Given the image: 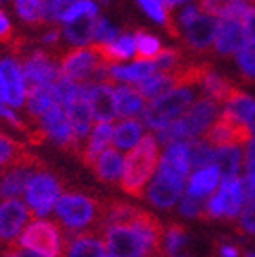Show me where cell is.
Returning a JSON list of instances; mask_svg holds the SVG:
<instances>
[{"instance_id":"1","label":"cell","mask_w":255,"mask_h":257,"mask_svg":"<svg viewBox=\"0 0 255 257\" xmlns=\"http://www.w3.org/2000/svg\"><path fill=\"white\" fill-rule=\"evenodd\" d=\"M104 242L113 257H164V226L153 215L139 208L128 224L104 228Z\"/></svg>"},{"instance_id":"2","label":"cell","mask_w":255,"mask_h":257,"mask_svg":"<svg viewBox=\"0 0 255 257\" xmlns=\"http://www.w3.org/2000/svg\"><path fill=\"white\" fill-rule=\"evenodd\" d=\"M57 221L68 235L79 232H104V199L82 190H64L55 204Z\"/></svg>"},{"instance_id":"3","label":"cell","mask_w":255,"mask_h":257,"mask_svg":"<svg viewBox=\"0 0 255 257\" xmlns=\"http://www.w3.org/2000/svg\"><path fill=\"white\" fill-rule=\"evenodd\" d=\"M159 161L161 143L153 134L143 135V139L132 150H128V155L124 157L122 177L118 181L120 190L135 199H143L150 179L159 168Z\"/></svg>"},{"instance_id":"4","label":"cell","mask_w":255,"mask_h":257,"mask_svg":"<svg viewBox=\"0 0 255 257\" xmlns=\"http://www.w3.org/2000/svg\"><path fill=\"white\" fill-rule=\"evenodd\" d=\"M60 73L68 79L77 80L80 84L84 82H111L115 80L109 77V66L102 62V59L95 53L89 46H75L69 48L59 57Z\"/></svg>"},{"instance_id":"5","label":"cell","mask_w":255,"mask_h":257,"mask_svg":"<svg viewBox=\"0 0 255 257\" xmlns=\"http://www.w3.org/2000/svg\"><path fill=\"white\" fill-rule=\"evenodd\" d=\"M66 241H68V233L62 224L59 221H49L42 217L30 221L17 239L20 246L30 248L46 257H62Z\"/></svg>"},{"instance_id":"6","label":"cell","mask_w":255,"mask_h":257,"mask_svg":"<svg viewBox=\"0 0 255 257\" xmlns=\"http://www.w3.org/2000/svg\"><path fill=\"white\" fill-rule=\"evenodd\" d=\"M195 100V91L193 86H184V88L170 89L168 93L161 95L159 99L148 102L146 109L143 111L144 126L157 132L159 128L166 126L173 119L181 117Z\"/></svg>"},{"instance_id":"7","label":"cell","mask_w":255,"mask_h":257,"mask_svg":"<svg viewBox=\"0 0 255 257\" xmlns=\"http://www.w3.org/2000/svg\"><path fill=\"white\" fill-rule=\"evenodd\" d=\"M64 192V179L48 166L39 172H35L30 177L24 190L26 204L31 208V212L37 217H44L55 210V204Z\"/></svg>"},{"instance_id":"8","label":"cell","mask_w":255,"mask_h":257,"mask_svg":"<svg viewBox=\"0 0 255 257\" xmlns=\"http://www.w3.org/2000/svg\"><path fill=\"white\" fill-rule=\"evenodd\" d=\"M248 203L244 193V181L239 175L221 179V184L206 199L204 217L211 219H237L240 210Z\"/></svg>"},{"instance_id":"9","label":"cell","mask_w":255,"mask_h":257,"mask_svg":"<svg viewBox=\"0 0 255 257\" xmlns=\"http://www.w3.org/2000/svg\"><path fill=\"white\" fill-rule=\"evenodd\" d=\"M184 184H186V177H182L181 173H177L175 170L159 161L155 177L152 179V183H148L144 197L153 206L161 208V210H170L182 197Z\"/></svg>"},{"instance_id":"10","label":"cell","mask_w":255,"mask_h":257,"mask_svg":"<svg viewBox=\"0 0 255 257\" xmlns=\"http://www.w3.org/2000/svg\"><path fill=\"white\" fill-rule=\"evenodd\" d=\"M42 168H46L44 161L28 150L19 161H15L11 166L2 170V175H0V201L19 199L20 195H24L26 184H28L30 177Z\"/></svg>"},{"instance_id":"11","label":"cell","mask_w":255,"mask_h":257,"mask_svg":"<svg viewBox=\"0 0 255 257\" xmlns=\"http://www.w3.org/2000/svg\"><path fill=\"white\" fill-rule=\"evenodd\" d=\"M22 57V71H24L26 88L37 86H53V82L60 77L59 59L53 53L44 50H30L19 53Z\"/></svg>"},{"instance_id":"12","label":"cell","mask_w":255,"mask_h":257,"mask_svg":"<svg viewBox=\"0 0 255 257\" xmlns=\"http://www.w3.org/2000/svg\"><path fill=\"white\" fill-rule=\"evenodd\" d=\"M202 139L210 143L213 148L221 146H242L248 144L251 139L250 126L246 122H240L235 117H231L228 111L222 109V113L215 119V122L204 132Z\"/></svg>"},{"instance_id":"13","label":"cell","mask_w":255,"mask_h":257,"mask_svg":"<svg viewBox=\"0 0 255 257\" xmlns=\"http://www.w3.org/2000/svg\"><path fill=\"white\" fill-rule=\"evenodd\" d=\"M219 115H221L219 102L215 99L208 97V95H202L201 99L193 100V104L179 119H181L182 128L186 132L188 141H191V139L202 137L204 132L215 122Z\"/></svg>"},{"instance_id":"14","label":"cell","mask_w":255,"mask_h":257,"mask_svg":"<svg viewBox=\"0 0 255 257\" xmlns=\"http://www.w3.org/2000/svg\"><path fill=\"white\" fill-rule=\"evenodd\" d=\"M35 213L31 208L19 199L0 201V244H10L17 241L20 232L33 221Z\"/></svg>"},{"instance_id":"15","label":"cell","mask_w":255,"mask_h":257,"mask_svg":"<svg viewBox=\"0 0 255 257\" xmlns=\"http://www.w3.org/2000/svg\"><path fill=\"white\" fill-rule=\"evenodd\" d=\"M42 124V128L46 130L48 137L53 141L60 150L69 152V154H77V143L73 137V130L68 119V111L66 106L55 102L51 108L46 111L39 120Z\"/></svg>"},{"instance_id":"16","label":"cell","mask_w":255,"mask_h":257,"mask_svg":"<svg viewBox=\"0 0 255 257\" xmlns=\"http://www.w3.org/2000/svg\"><path fill=\"white\" fill-rule=\"evenodd\" d=\"M66 111H68V119L69 124H71V130H73L75 143H77V154H75V157H79L84 144H86V139H88L89 132L93 128L95 120L93 111H91V106H89L88 100V82H84L82 95H79L77 99H73L66 106Z\"/></svg>"},{"instance_id":"17","label":"cell","mask_w":255,"mask_h":257,"mask_svg":"<svg viewBox=\"0 0 255 257\" xmlns=\"http://www.w3.org/2000/svg\"><path fill=\"white\" fill-rule=\"evenodd\" d=\"M217 26L219 20L213 19V15L208 13H197L191 20H188L186 24H182L184 30V44L193 51H208L213 48V40H215Z\"/></svg>"},{"instance_id":"18","label":"cell","mask_w":255,"mask_h":257,"mask_svg":"<svg viewBox=\"0 0 255 257\" xmlns=\"http://www.w3.org/2000/svg\"><path fill=\"white\" fill-rule=\"evenodd\" d=\"M248 37H246L244 24L240 19H221L217 26L213 50L221 57H231L242 48Z\"/></svg>"},{"instance_id":"19","label":"cell","mask_w":255,"mask_h":257,"mask_svg":"<svg viewBox=\"0 0 255 257\" xmlns=\"http://www.w3.org/2000/svg\"><path fill=\"white\" fill-rule=\"evenodd\" d=\"M88 100L98 122H111L117 117L115 108V84L111 82H88Z\"/></svg>"},{"instance_id":"20","label":"cell","mask_w":255,"mask_h":257,"mask_svg":"<svg viewBox=\"0 0 255 257\" xmlns=\"http://www.w3.org/2000/svg\"><path fill=\"white\" fill-rule=\"evenodd\" d=\"M104 232H79L68 235L62 257H106Z\"/></svg>"},{"instance_id":"21","label":"cell","mask_w":255,"mask_h":257,"mask_svg":"<svg viewBox=\"0 0 255 257\" xmlns=\"http://www.w3.org/2000/svg\"><path fill=\"white\" fill-rule=\"evenodd\" d=\"M113 126L111 122H95L91 132H89L88 139H86V144H84L82 152L79 154V161L91 168V164L95 163V159L102 154L104 150L109 148L113 144Z\"/></svg>"},{"instance_id":"22","label":"cell","mask_w":255,"mask_h":257,"mask_svg":"<svg viewBox=\"0 0 255 257\" xmlns=\"http://www.w3.org/2000/svg\"><path fill=\"white\" fill-rule=\"evenodd\" d=\"M91 48L102 59V62H106L111 68V66H117L120 62H124V60H128L135 53V39H133L132 35L122 33L117 35L113 40L93 42Z\"/></svg>"},{"instance_id":"23","label":"cell","mask_w":255,"mask_h":257,"mask_svg":"<svg viewBox=\"0 0 255 257\" xmlns=\"http://www.w3.org/2000/svg\"><path fill=\"white\" fill-rule=\"evenodd\" d=\"M0 71L4 75L6 86H8V104L13 108H22L26 104V79L20 62L17 59L0 60Z\"/></svg>"},{"instance_id":"24","label":"cell","mask_w":255,"mask_h":257,"mask_svg":"<svg viewBox=\"0 0 255 257\" xmlns=\"http://www.w3.org/2000/svg\"><path fill=\"white\" fill-rule=\"evenodd\" d=\"M91 170L102 184H117L122 177L124 170V157L120 155V150H117L115 146L106 148L95 159Z\"/></svg>"},{"instance_id":"25","label":"cell","mask_w":255,"mask_h":257,"mask_svg":"<svg viewBox=\"0 0 255 257\" xmlns=\"http://www.w3.org/2000/svg\"><path fill=\"white\" fill-rule=\"evenodd\" d=\"M148 100L135 86H115V108L120 119H135L143 115Z\"/></svg>"},{"instance_id":"26","label":"cell","mask_w":255,"mask_h":257,"mask_svg":"<svg viewBox=\"0 0 255 257\" xmlns=\"http://www.w3.org/2000/svg\"><path fill=\"white\" fill-rule=\"evenodd\" d=\"M221 172L215 164H208V166H202V168L195 170L191 173L190 179H188V188L186 192L190 195H195V197L208 199L211 193L215 192L221 184Z\"/></svg>"},{"instance_id":"27","label":"cell","mask_w":255,"mask_h":257,"mask_svg":"<svg viewBox=\"0 0 255 257\" xmlns=\"http://www.w3.org/2000/svg\"><path fill=\"white\" fill-rule=\"evenodd\" d=\"M135 88L144 95V99L148 102L159 99L161 95L168 93L170 89L177 88V77L173 73V69H168V71H155L146 79L135 82Z\"/></svg>"},{"instance_id":"28","label":"cell","mask_w":255,"mask_h":257,"mask_svg":"<svg viewBox=\"0 0 255 257\" xmlns=\"http://www.w3.org/2000/svg\"><path fill=\"white\" fill-rule=\"evenodd\" d=\"M55 104V95L51 86H37L30 88L26 93V111L33 124H40V117Z\"/></svg>"},{"instance_id":"29","label":"cell","mask_w":255,"mask_h":257,"mask_svg":"<svg viewBox=\"0 0 255 257\" xmlns=\"http://www.w3.org/2000/svg\"><path fill=\"white\" fill-rule=\"evenodd\" d=\"M213 164H215L221 177H233L239 175L242 164H244V152L240 146H221L213 152Z\"/></svg>"},{"instance_id":"30","label":"cell","mask_w":255,"mask_h":257,"mask_svg":"<svg viewBox=\"0 0 255 257\" xmlns=\"http://www.w3.org/2000/svg\"><path fill=\"white\" fill-rule=\"evenodd\" d=\"M202 13L221 19H242L250 2L246 0H197Z\"/></svg>"},{"instance_id":"31","label":"cell","mask_w":255,"mask_h":257,"mask_svg":"<svg viewBox=\"0 0 255 257\" xmlns=\"http://www.w3.org/2000/svg\"><path fill=\"white\" fill-rule=\"evenodd\" d=\"M144 135V122L137 119H122L113 128V146L117 150H132Z\"/></svg>"},{"instance_id":"32","label":"cell","mask_w":255,"mask_h":257,"mask_svg":"<svg viewBox=\"0 0 255 257\" xmlns=\"http://www.w3.org/2000/svg\"><path fill=\"white\" fill-rule=\"evenodd\" d=\"M97 15H84L77 20L66 22L64 37L73 46H86L95 37V26H97Z\"/></svg>"},{"instance_id":"33","label":"cell","mask_w":255,"mask_h":257,"mask_svg":"<svg viewBox=\"0 0 255 257\" xmlns=\"http://www.w3.org/2000/svg\"><path fill=\"white\" fill-rule=\"evenodd\" d=\"M161 163L175 170L177 173H181L182 177L188 179V173L191 172V163H190V146L188 141H177V143L168 144L164 154L161 155Z\"/></svg>"},{"instance_id":"34","label":"cell","mask_w":255,"mask_h":257,"mask_svg":"<svg viewBox=\"0 0 255 257\" xmlns=\"http://www.w3.org/2000/svg\"><path fill=\"white\" fill-rule=\"evenodd\" d=\"M139 4L143 6V10L146 11L153 20H157L159 24L164 26L166 31L172 35V37L181 39V30H179V24H177L175 17H173V13H172L173 6L164 4L162 0H139Z\"/></svg>"},{"instance_id":"35","label":"cell","mask_w":255,"mask_h":257,"mask_svg":"<svg viewBox=\"0 0 255 257\" xmlns=\"http://www.w3.org/2000/svg\"><path fill=\"white\" fill-rule=\"evenodd\" d=\"M157 68L153 64V60H135L133 64L130 66H111L109 68V77H111L115 82L117 80H124V82H139V80L146 79L152 73H155Z\"/></svg>"},{"instance_id":"36","label":"cell","mask_w":255,"mask_h":257,"mask_svg":"<svg viewBox=\"0 0 255 257\" xmlns=\"http://www.w3.org/2000/svg\"><path fill=\"white\" fill-rule=\"evenodd\" d=\"M202 89H204V95L211 97V99H215L219 104H224L226 99L231 95V91L237 88L230 79H226L222 75L215 73L213 69H208V73L204 75V79L201 82Z\"/></svg>"},{"instance_id":"37","label":"cell","mask_w":255,"mask_h":257,"mask_svg":"<svg viewBox=\"0 0 255 257\" xmlns=\"http://www.w3.org/2000/svg\"><path fill=\"white\" fill-rule=\"evenodd\" d=\"M253 109H255V99L239 88L233 89L231 95L224 102V111H228L231 117H235L237 120L246 124L250 120Z\"/></svg>"},{"instance_id":"38","label":"cell","mask_w":255,"mask_h":257,"mask_svg":"<svg viewBox=\"0 0 255 257\" xmlns=\"http://www.w3.org/2000/svg\"><path fill=\"white\" fill-rule=\"evenodd\" d=\"M133 39H135V60H153L164 50L161 46V40L148 31L137 30Z\"/></svg>"},{"instance_id":"39","label":"cell","mask_w":255,"mask_h":257,"mask_svg":"<svg viewBox=\"0 0 255 257\" xmlns=\"http://www.w3.org/2000/svg\"><path fill=\"white\" fill-rule=\"evenodd\" d=\"M188 146H190L191 170H199V168H202V166L213 164V152H215V148H213L210 143H206L202 137L188 141Z\"/></svg>"},{"instance_id":"40","label":"cell","mask_w":255,"mask_h":257,"mask_svg":"<svg viewBox=\"0 0 255 257\" xmlns=\"http://www.w3.org/2000/svg\"><path fill=\"white\" fill-rule=\"evenodd\" d=\"M26 152H28L26 144L19 143L17 139L0 132V168L4 170V168H8V166H11V164L15 163V161H19Z\"/></svg>"},{"instance_id":"41","label":"cell","mask_w":255,"mask_h":257,"mask_svg":"<svg viewBox=\"0 0 255 257\" xmlns=\"http://www.w3.org/2000/svg\"><path fill=\"white\" fill-rule=\"evenodd\" d=\"M15 8L24 22L31 26H44L42 22L44 0H15Z\"/></svg>"},{"instance_id":"42","label":"cell","mask_w":255,"mask_h":257,"mask_svg":"<svg viewBox=\"0 0 255 257\" xmlns=\"http://www.w3.org/2000/svg\"><path fill=\"white\" fill-rule=\"evenodd\" d=\"M186 242V230L179 223H170L164 228V252L166 255L179 252Z\"/></svg>"},{"instance_id":"43","label":"cell","mask_w":255,"mask_h":257,"mask_svg":"<svg viewBox=\"0 0 255 257\" xmlns=\"http://www.w3.org/2000/svg\"><path fill=\"white\" fill-rule=\"evenodd\" d=\"M237 64L246 79H255V42L253 40H246L242 48L235 53Z\"/></svg>"},{"instance_id":"44","label":"cell","mask_w":255,"mask_h":257,"mask_svg":"<svg viewBox=\"0 0 255 257\" xmlns=\"http://www.w3.org/2000/svg\"><path fill=\"white\" fill-rule=\"evenodd\" d=\"M77 0H44V13H42V22L44 24H55L62 20L64 13L75 4Z\"/></svg>"},{"instance_id":"45","label":"cell","mask_w":255,"mask_h":257,"mask_svg":"<svg viewBox=\"0 0 255 257\" xmlns=\"http://www.w3.org/2000/svg\"><path fill=\"white\" fill-rule=\"evenodd\" d=\"M204 208H206V199L195 197L190 193H182L179 199V212L184 217H204Z\"/></svg>"},{"instance_id":"46","label":"cell","mask_w":255,"mask_h":257,"mask_svg":"<svg viewBox=\"0 0 255 257\" xmlns=\"http://www.w3.org/2000/svg\"><path fill=\"white\" fill-rule=\"evenodd\" d=\"M182 62V51L175 50V48H164L161 53L153 59V64L157 68V71H166V69H173Z\"/></svg>"},{"instance_id":"47","label":"cell","mask_w":255,"mask_h":257,"mask_svg":"<svg viewBox=\"0 0 255 257\" xmlns=\"http://www.w3.org/2000/svg\"><path fill=\"white\" fill-rule=\"evenodd\" d=\"M84 15H98L97 4L91 2V0H77V2L64 13L62 22H71V20H77Z\"/></svg>"},{"instance_id":"48","label":"cell","mask_w":255,"mask_h":257,"mask_svg":"<svg viewBox=\"0 0 255 257\" xmlns=\"http://www.w3.org/2000/svg\"><path fill=\"white\" fill-rule=\"evenodd\" d=\"M239 228L242 232L255 235V199L248 201L239 213Z\"/></svg>"},{"instance_id":"49","label":"cell","mask_w":255,"mask_h":257,"mask_svg":"<svg viewBox=\"0 0 255 257\" xmlns=\"http://www.w3.org/2000/svg\"><path fill=\"white\" fill-rule=\"evenodd\" d=\"M0 117L8 120V122H10L11 126H13V128H17L19 132L26 134V137L30 135L31 128L35 126V124H33V126H30L28 122H24V120L20 119L19 115H17L15 111H13V109L10 108V104H6V102H0Z\"/></svg>"},{"instance_id":"50","label":"cell","mask_w":255,"mask_h":257,"mask_svg":"<svg viewBox=\"0 0 255 257\" xmlns=\"http://www.w3.org/2000/svg\"><path fill=\"white\" fill-rule=\"evenodd\" d=\"M118 35V31L109 24L108 20L104 19V17H98L97 20V26H95V37L93 39L97 42H104V40H113L115 37Z\"/></svg>"},{"instance_id":"51","label":"cell","mask_w":255,"mask_h":257,"mask_svg":"<svg viewBox=\"0 0 255 257\" xmlns=\"http://www.w3.org/2000/svg\"><path fill=\"white\" fill-rule=\"evenodd\" d=\"M240 20L244 24L246 37L255 42V0H250V6H248V10H246V13Z\"/></svg>"},{"instance_id":"52","label":"cell","mask_w":255,"mask_h":257,"mask_svg":"<svg viewBox=\"0 0 255 257\" xmlns=\"http://www.w3.org/2000/svg\"><path fill=\"white\" fill-rule=\"evenodd\" d=\"M0 42L6 46H11L15 42V37H13V26L10 24V20L6 17V13L0 10Z\"/></svg>"},{"instance_id":"53","label":"cell","mask_w":255,"mask_h":257,"mask_svg":"<svg viewBox=\"0 0 255 257\" xmlns=\"http://www.w3.org/2000/svg\"><path fill=\"white\" fill-rule=\"evenodd\" d=\"M244 166H246V175L248 177H255V139H250V143L246 144Z\"/></svg>"},{"instance_id":"54","label":"cell","mask_w":255,"mask_h":257,"mask_svg":"<svg viewBox=\"0 0 255 257\" xmlns=\"http://www.w3.org/2000/svg\"><path fill=\"white\" fill-rule=\"evenodd\" d=\"M60 35H62V33H60L59 28H53V30H49L48 33L42 37V42H44V44H48V46H55L57 42H59Z\"/></svg>"},{"instance_id":"55","label":"cell","mask_w":255,"mask_h":257,"mask_svg":"<svg viewBox=\"0 0 255 257\" xmlns=\"http://www.w3.org/2000/svg\"><path fill=\"white\" fill-rule=\"evenodd\" d=\"M219 255L221 257H239V248L233 244H222L219 248Z\"/></svg>"},{"instance_id":"56","label":"cell","mask_w":255,"mask_h":257,"mask_svg":"<svg viewBox=\"0 0 255 257\" xmlns=\"http://www.w3.org/2000/svg\"><path fill=\"white\" fill-rule=\"evenodd\" d=\"M0 102L8 104V86H6V80H4L2 71H0Z\"/></svg>"},{"instance_id":"57","label":"cell","mask_w":255,"mask_h":257,"mask_svg":"<svg viewBox=\"0 0 255 257\" xmlns=\"http://www.w3.org/2000/svg\"><path fill=\"white\" fill-rule=\"evenodd\" d=\"M0 257H19V255H17L13 250H10L8 246H4L2 250H0Z\"/></svg>"},{"instance_id":"58","label":"cell","mask_w":255,"mask_h":257,"mask_svg":"<svg viewBox=\"0 0 255 257\" xmlns=\"http://www.w3.org/2000/svg\"><path fill=\"white\" fill-rule=\"evenodd\" d=\"M248 126H250V132H251V139H255V109H253V113H251L250 120H248Z\"/></svg>"},{"instance_id":"59","label":"cell","mask_w":255,"mask_h":257,"mask_svg":"<svg viewBox=\"0 0 255 257\" xmlns=\"http://www.w3.org/2000/svg\"><path fill=\"white\" fill-rule=\"evenodd\" d=\"M162 2L168 6H181V4H188L190 0H162Z\"/></svg>"},{"instance_id":"60","label":"cell","mask_w":255,"mask_h":257,"mask_svg":"<svg viewBox=\"0 0 255 257\" xmlns=\"http://www.w3.org/2000/svg\"><path fill=\"white\" fill-rule=\"evenodd\" d=\"M244 257H255V252H246Z\"/></svg>"},{"instance_id":"61","label":"cell","mask_w":255,"mask_h":257,"mask_svg":"<svg viewBox=\"0 0 255 257\" xmlns=\"http://www.w3.org/2000/svg\"><path fill=\"white\" fill-rule=\"evenodd\" d=\"M106 257H113V255H111V253H109V255H106Z\"/></svg>"},{"instance_id":"62","label":"cell","mask_w":255,"mask_h":257,"mask_svg":"<svg viewBox=\"0 0 255 257\" xmlns=\"http://www.w3.org/2000/svg\"><path fill=\"white\" fill-rule=\"evenodd\" d=\"M0 175H2V168H0Z\"/></svg>"},{"instance_id":"63","label":"cell","mask_w":255,"mask_h":257,"mask_svg":"<svg viewBox=\"0 0 255 257\" xmlns=\"http://www.w3.org/2000/svg\"><path fill=\"white\" fill-rule=\"evenodd\" d=\"M0 2H6V0H0Z\"/></svg>"}]
</instances>
